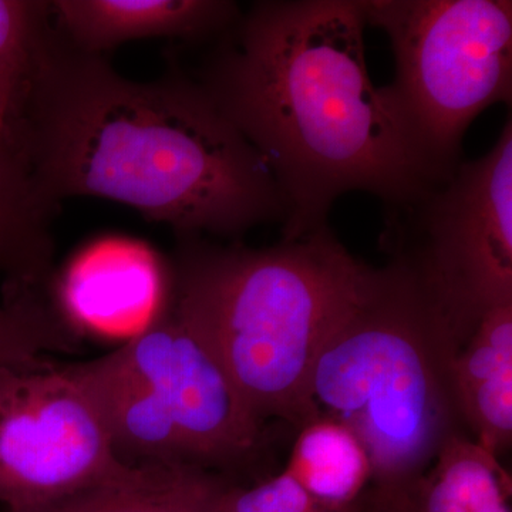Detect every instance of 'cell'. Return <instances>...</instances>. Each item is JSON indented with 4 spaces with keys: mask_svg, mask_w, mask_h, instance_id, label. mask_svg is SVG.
Returning <instances> with one entry per match:
<instances>
[{
    "mask_svg": "<svg viewBox=\"0 0 512 512\" xmlns=\"http://www.w3.org/2000/svg\"><path fill=\"white\" fill-rule=\"evenodd\" d=\"M454 389L468 436L503 457L512 444V303L485 313L458 350Z\"/></svg>",
    "mask_w": 512,
    "mask_h": 512,
    "instance_id": "8fae6325",
    "label": "cell"
},
{
    "mask_svg": "<svg viewBox=\"0 0 512 512\" xmlns=\"http://www.w3.org/2000/svg\"><path fill=\"white\" fill-rule=\"evenodd\" d=\"M350 511V510H349ZM348 511V512H349ZM212 512H333L322 507L286 471L278 476L241 487L222 481Z\"/></svg>",
    "mask_w": 512,
    "mask_h": 512,
    "instance_id": "e0dca14e",
    "label": "cell"
},
{
    "mask_svg": "<svg viewBox=\"0 0 512 512\" xmlns=\"http://www.w3.org/2000/svg\"><path fill=\"white\" fill-rule=\"evenodd\" d=\"M366 26L365 0L256 2L197 80L268 164L285 241L328 227L346 192L394 210L434 185L370 79Z\"/></svg>",
    "mask_w": 512,
    "mask_h": 512,
    "instance_id": "7a4b0ae2",
    "label": "cell"
},
{
    "mask_svg": "<svg viewBox=\"0 0 512 512\" xmlns=\"http://www.w3.org/2000/svg\"><path fill=\"white\" fill-rule=\"evenodd\" d=\"M107 356L170 407L195 466L234 467L258 451L265 424L170 298L156 318Z\"/></svg>",
    "mask_w": 512,
    "mask_h": 512,
    "instance_id": "ba28073f",
    "label": "cell"
},
{
    "mask_svg": "<svg viewBox=\"0 0 512 512\" xmlns=\"http://www.w3.org/2000/svg\"><path fill=\"white\" fill-rule=\"evenodd\" d=\"M26 67L0 64V143L16 144V121H18L20 93ZM19 148V147H18Z\"/></svg>",
    "mask_w": 512,
    "mask_h": 512,
    "instance_id": "d6986e66",
    "label": "cell"
},
{
    "mask_svg": "<svg viewBox=\"0 0 512 512\" xmlns=\"http://www.w3.org/2000/svg\"><path fill=\"white\" fill-rule=\"evenodd\" d=\"M349 512H419L414 493L370 485Z\"/></svg>",
    "mask_w": 512,
    "mask_h": 512,
    "instance_id": "ffe728a7",
    "label": "cell"
},
{
    "mask_svg": "<svg viewBox=\"0 0 512 512\" xmlns=\"http://www.w3.org/2000/svg\"><path fill=\"white\" fill-rule=\"evenodd\" d=\"M463 336L431 286L399 258L372 268L309 377L316 416L355 431L373 487L414 493L441 448L467 434L454 360ZM468 436V434H467Z\"/></svg>",
    "mask_w": 512,
    "mask_h": 512,
    "instance_id": "277c9868",
    "label": "cell"
},
{
    "mask_svg": "<svg viewBox=\"0 0 512 512\" xmlns=\"http://www.w3.org/2000/svg\"><path fill=\"white\" fill-rule=\"evenodd\" d=\"M16 143L43 200L99 197L178 237H235L285 218L264 157L197 80L136 82L74 49L53 18L33 49Z\"/></svg>",
    "mask_w": 512,
    "mask_h": 512,
    "instance_id": "6da1fadb",
    "label": "cell"
},
{
    "mask_svg": "<svg viewBox=\"0 0 512 512\" xmlns=\"http://www.w3.org/2000/svg\"><path fill=\"white\" fill-rule=\"evenodd\" d=\"M511 476L467 434L441 448L414 491L419 512H512Z\"/></svg>",
    "mask_w": 512,
    "mask_h": 512,
    "instance_id": "9a60e30c",
    "label": "cell"
},
{
    "mask_svg": "<svg viewBox=\"0 0 512 512\" xmlns=\"http://www.w3.org/2000/svg\"><path fill=\"white\" fill-rule=\"evenodd\" d=\"M99 406L114 456L131 468L195 466L170 407L107 355L70 365Z\"/></svg>",
    "mask_w": 512,
    "mask_h": 512,
    "instance_id": "30bf717a",
    "label": "cell"
},
{
    "mask_svg": "<svg viewBox=\"0 0 512 512\" xmlns=\"http://www.w3.org/2000/svg\"><path fill=\"white\" fill-rule=\"evenodd\" d=\"M72 329L40 293H9L0 303V367H36L52 350L72 349Z\"/></svg>",
    "mask_w": 512,
    "mask_h": 512,
    "instance_id": "2e32d148",
    "label": "cell"
},
{
    "mask_svg": "<svg viewBox=\"0 0 512 512\" xmlns=\"http://www.w3.org/2000/svg\"><path fill=\"white\" fill-rule=\"evenodd\" d=\"M387 211L384 248L431 286L466 343L485 313L512 303L511 116L485 156Z\"/></svg>",
    "mask_w": 512,
    "mask_h": 512,
    "instance_id": "8992f818",
    "label": "cell"
},
{
    "mask_svg": "<svg viewBox=\"0 0 512 512\" xmlns=\"http://www.w3.org/2000/svg\"><path fill=\"white\" fill-rule=\"evenodd\" d=\"M52 18L64 39L87 55L148 37L221 36L241 16L228 0H56Z\"/></svg>",
    "mask_w": 512,
    "mask_h": 512,
    "instance_id": "9c48e42d",
    "label": "cell"
},
{
    "mask_svg": "<svg viewBox=\"0 0 512 512\" xmlns=\"http://www.w3.org/2000/svg\"><path fill=\"white\" fill-rule=\"evenodd\" d=\"M370 272L329 227L261 249L180 237L168 298L256 419L299 430L318 417L308 394L316 357Z\"/></svg>",
    "mask_w": 512,
    "mask_h": 512,
    "instance_id": "3957f363",
    "label": "cell"
},
{
    "mask_svg": "<svg viewBox=\"0 0 512 512\" xmlns=\"http://www.w3.org/2000/svg\"><path fill=\"white\" fill-rule=\"evenodd\" d=\"M70 365L0 367V507L39 512L128 470Z\"/></svg>",
    "mask_w": 512,
    "mask_h": 512,
    "instance_id": "52a82bcc",
    "label": "cell"
},
{
    "mask_svg": "<svg viewBox=\"0 0 512 512\" xmlns=\"http://www.w3.org/2000/svg\"><path fill=\"white\" fill-rule=\"evenodd\" d=\"M52 20V3L0 0V64L26 67Z\"/></svg>",
    "mask_w": 512,
    "mask_h": 512,
    "instance_id": "ac0fdd59",
    "label": "cell"
},
{
    "mask_svg": "<svg viewBox=\"0 0 512 512\" xmlns=\"http://www.w3.org/2000/svg\"><path fill=\"white\" fill-rule=\"evenodd\" d=\"M316 503L348 512L373 481L372 458L342 421L318 416L298 430L284 468Z\"/></svg>",
    "mask_w": 512,
    "mask_h": 512,
    "instance_id": "4fadbf2b",
    "label": "cell"
},
{
    "mask_svg": "<svg viewBox=\"0 0 512 512\" xmlns=\"http://www.w3.org/2000/svg\"><path fill=\"white\" fill-rule=\"evenodd\" d=\"M367 26L389 37L393 82L380 86L433 184L463 163L468 127L511 106V0H365Z\"/></svg>",
    "mask_w": 512,
    "mask_h": 512,
    "instance_id": "5b68a950",
    "label": "cell"
},
{
    "mask_svg": "<svg viewBox=\"0 0 512 512\" xmlns=\"http://www.w3.org/2000/svg\"><path fill=\"white\" fill-rule=\"evenodd\" d=\"M56 207L43 200L19 148L0 143V274L5 289L40 291L53 259L50 220Z\"/></svg>",
    "mask_w": 512,
    "mask_h": 512,
    "instance_id": "7c38bea8",
    "label": "cell"
},
{
    "mask_svg": "<svg viewBox=\"0 0 512 512\" xmlns=\"http://www.w3.org/2000/svg\"><path fill=\"white\" fill-rule=\"evenodd\" d=\"M222 481L198 466L128 468L39 512H212Z\"/></svg>",
    "mask_w": 512,
    "mask_h": 512,
    "instance_id": "5bb4252c",
    "label": "cell"
}]
</instances>
